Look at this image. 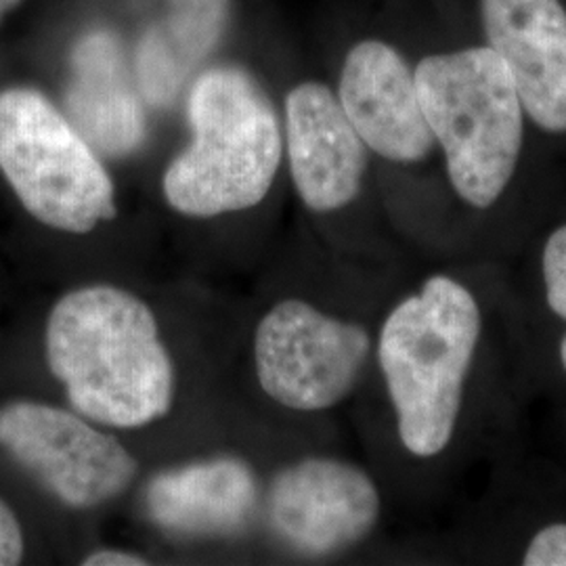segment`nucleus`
Masks as SVG:
<instances>
[{"instance_id": "obj_1", "label": "nucleus", "mask_w": 566, "mask_h": 566, "mask_svg": "<svg viewBox=\"0 0 566 566\" xmlns=\"http://www.w3.org/2000/svg\"><path fill=\"white\" fill-rule=\"evenodd\" d=\"M46 359L70 403L99 424H151L175 399V367L151 308L114 285L74 290L53 306Z\"/></svg>"}, {"instance_id": "obj_2", "label": "nucleus", "mask_w": 566, "mask_h": 566, "mask_svg": "<svg viewBox=\"0 0 566 566\" xmlns=\"http://www.w3.org/2000/svg\"><path fill=\"white\" fill-rule=\"evenodd\" d=\"M481 336V304L451 275H430L388 313L378 361L411 455L428 460L451 446Z\"/></svg>"}, {"instance_id": "obj_3", "label": "nucleus", "mask_w": 566, "mask_h": 566, "mask_svg": "<svg viewBox=\"0 0 566 566\" xmlns=\"http://www.w3.org/2000/svg\"><path fill=\"white\" fill-rule=\"evenodd\" d=\"M187 112L193 139L164 175L168 203L210 219L263 202L282 163V133L259 82L212 67L193 84Z\"/></svg>"}, {"instance_id": "obj_4", "label": "nucleus", "mask_w": 566, "mask_h": 566, "mask_svg": "<svg viewBox=\"0 0 566 566\" xmlns=\"http://www.w3.org/2000/svg\"><path fill=\"white\" fill-rule=\"evenodd\" d=\"M413 78L458 198L476 210L500 202L525 142V109L504 61L491 46H470L428 55Z\"/></svg>"}, {"instance_id": "obj_5", "label": "nucleus", "mask_w": 566, "mask_h": 566, "mask_svg": "<svg viewBox=\"0 0 566 566\" xmlns=\"http://www.w3.org/2000/svg\"><path fill=\"white\" fill-rule=\"evenodd\" d=\"M0 170L46 227L82 235L116 217L114 182L97 154L34 88L0 93Z\"/></svg>"}, {"instance_id": "obj_6", "label": "nucleus", "mask_w": 566, "mask_h": 566, "mask_svg": "<svg viewBox=\"0 0 566 566\" xmlns=\"http://www.w3.org/2000/svg\"><path fill=\"white\" fill-rule=\"evenodd\" d=\"M371 338L304 301L275 304L256 327L254 359L264 392L294 411H324L344 401L364 371Z\"/></svg>"}, {"instance_id": "obj_7", "label": "nucleus", "mask_w": 566, "mask_h": 566, "mask_svg": "<svg viewBox=\"0 0 566 566\" xmlns=\"http://www.w3.org/2000/svg\"><path fill=\"white\" fill-rule=\"evenodd\" d=\"M0 446L72 507L102 506L137 474L135 458L114 437L53 405H4Z\"/></svg>"}, {"instance_id": "obj_8", "label": "nucleus", "mask_w": 566, "mask_h": 566, "mask_svg": "<svg viewBox=\"0 0 566 566\" xmlns=\"http://www.w3.org/2000/svg\"><path fill=\"white\" fill-rule=\"evenodd\" d=\"M369 474L334 458H306L282 470L269 491V521L287 546L327 556L365 539L380 518Z\"/></svg>"}, {"instance_id": "obj_9", "label": "nucleus", "mask_w": 566, "mask_h": 566, "mask_svg": "<svg viewBox=\"0 0 566 566\" xmlns=\"http://www.w3.org/2000/svg\"><path fill=\"white\" fill-rule=\"evenodd\" d=\"M486 46L504 61L526 118L566 133V9L560 0H481Z\"/></svg>"}, {"instance_id": "obj_10", "label": "nucleus", "mask_w": 566, "mask_h": 566, "mask_svg": "<svg viewBox=\"0 0 566 566\" xmlns=\"http://www.w3.org/2000/svg\"><path fill=\"white\" fill-rule=\"evenodd\" d=\"M338 102L365 145L386 160L422 163L432 151L413 72L395 46L355 44L344 60Z\"/></svg>"}, {"instance_id": "obj_11", "label": "nucleus", "mask_w": 566, "mask_h": 566, "mask_svg": "<svg viewBox=\"0 0 566 566\" xmlns=\"http://www.w3.org/2000/svg\"><path fill=\"white\" fill-rule=\"evenodd\" d=\"M290 172L304 206L334 212L353 202L364 182L367 145L322 82H303L285 97Z\"/></svg>"}, {"instance_id": "obj_12", "label": "nucleus", "mask_w": 566, "mask_h": 566, "mask_svg": "<svg viewBox=\"0 0 566 566\" xmlns=\"http://www.w3.org/2000/svg\"><path fill=\"white\" fill-rule=\"evenodd\" d=\"M65 109L76 130L102 154L124 156L142 145L145 112L120 42L109 32H91L74 46Z\"/></svg>"}, {"instance_id": "obj_13", "label": "nucleus", "mask_w": 566, "mask_h": 566, "mask_svg": "<svg viewBox=\"0 0 566 566\" xmlns=\"http://www.w3.org/2000/svg\"><path fill=\"white\" fill-rule=\"evenodd\" d=\"M154 523L179 535H227L240 531L256 506V481L233 458L206 460L158 474L147 486Z\"/></svg>"}, {"instance_id": "obj_14", "label": "nucleus", "mask_w": 566, "mask_h": 566, "mask_svg": "<svg viewBox=\"0 0 566 566\" xmlns=\"http://www.w3.org/2000/svg\"><path fill=\"white\" fill-rule=\"evenodd\" d=\"M229 0H166L163 18L143 34L137 81L143 97L170 105L223 36Z\"/></svg>"}, {"instance_id": "obj_15", "label": "nucleus", "mask_w": 566, "mask_h": 566, "mask_svg": "<svg viewBox=\"0 0 566 566\" xmlns=\"http://www.w3.org/2000/svg\"><path fill=\"white\" fill-rule=\"evenodd\" d=\"M542 280L547 308L566 325V223L556 227L542 250ZM558 359L566 374V332L558 343Z\"/></svg>"}, {"instance_id": "obj_16", "label": "nucleus", "mask_w": 566, "mask_h": 566, "mask_svg": "<svg viewBox=\"0 0 566 566\" xmlns=\"http://www.w3.org/2000/svg\"><path fill=\"white\" fill-rule=\"evenodd\" d=\"M525 566H566V523L542 526L523 552Z\"/></svg>"}, {"instance_id": "obj_17", "label": "nucleus", "mask_w": 566, "mask_h": 566, "mask_svg": "<svg viewBox=\"0 0 566 566\" xmlns=\"http://www.w3.org/2000/svg\"><path fill=\"white\" fill-rule=\"evenodd\" d=\"M23 558V535L13 510L0 500V566L20 565Z\"/></svg>"}, {"instance_id": "obj_18", "label": "nucleus", "mask_w": 566, "mask_h": 566, "mask_svg": "<svg viewBox=\"0 0 566 566\" xmlns=\"http://www.w3.org/2000/svg\"><path fill=\"white\" fill-rule=\"evenodd\" d=\"M82 565L142 566L147 565V560L139 554H130V552H122V549H99V552H93L91 556H86V560Z\"/></svg>"}, {"instance_id": "obj_19", "label": "nucleus", "mask_w": 566, "mask_h": 566, "mask_svg": "<svg viewBox=\"0 0 566 566\" xmlns=\"http://www.w3.org/2000/svg\"><path fill=\"white\" fill-rule=\"evenodd\" d=\"M20 2L21 0H0V21H2V18H4L11 9H15Z\"/></svg>"}]
</instances>
